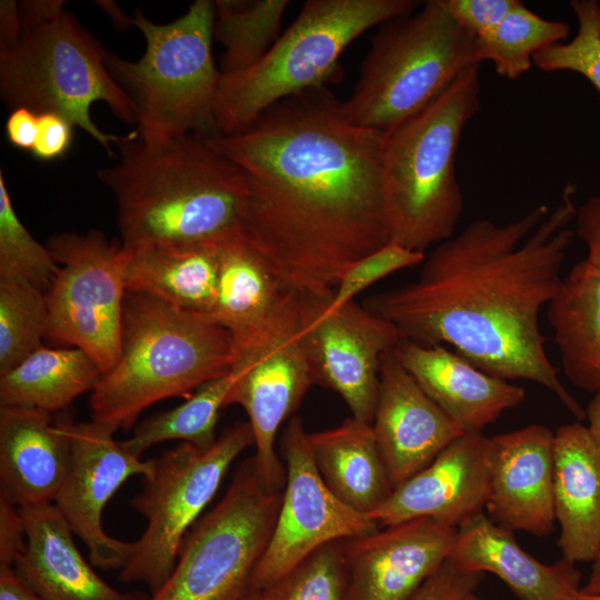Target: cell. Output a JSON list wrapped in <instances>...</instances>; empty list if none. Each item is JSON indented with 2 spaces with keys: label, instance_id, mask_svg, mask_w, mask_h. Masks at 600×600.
Masks as SVG:
<instances>
[{
  "label": "cell",
  "instance_id": "cell-1",
  "mask_svg": "<svg viewBox=\"0 0 600 600\" xmlns=\"http://www.w3.org/2000/svg\"><path fill=\"white\" fill-rule=\"evenodd\" d=\"M386 137L352 123L321 86L207 138L244 173L241 234L288 291L331 300L351 264L391 242Z\"/></svg>",
  "mask_w": 600,
  "mask_h": 600
},
{
  "label": "cell",
  "instance_id": "cell-2",
  "mask_svg": "<svg viewBox=\"0 0 600 600\" xmlns=\"http://www.w3.org/2000/svg\"><path fill=\"white\" fill-rule=\"evenodd\" d=\"M574 187L550 210L539 204L507 223L478 219L426 253L416 279L363 306L400 340L449 344L487 373L552 392L581 421L586 410L560 381L539 317L560 289L574 231Z\"/></svg>",
  "mask_w": 600,
  "mask_h": 600
},
{
  "label": "cell",
  "instance_id": "cell-3",
  "mask_svg": "<svg viewBox=\"0 0 600 600\" xmlns=\"http://www.w3.org/2000/svg\"><path fill=\"white\" fill-rule=\"evenodd\" d=\"M116 148L117 163L98 177L116 199L124 248L221 247L241 234L244 173L207 138L190 134L147 147L132 131Z\"/></svg>",
  "mask_w": 600,
  "mask_h": 600
},
{
  "label": "cell",
  "instance_id": "cell-4",
  "mask_svg": "<svg viewBox=\"0 0 600 600\" xmlns=\"http://www.w3.org/2000/svg\"><path fill=\"white\" fill-rule=\"evenodd\" d=\"M64 4L18 2L21 32L0 43V96L11 110L24 107L38 114L62 116L112 156L120 136L94 123L91 106L104 102L128 124H137V112L108 70V50Z\"/></svg>",
  "mask_w": 600,
  "mask_h": 600
},
{
  "label": "cell",
  "instance_id": "cell-5",
  "mask_svg": "<svg viewBox=\"0 0 600 600\" xmlns=\"http://www.w3.org/2000/svg\"><path fill=\"white\" fill-rule=\"evenodd\" d=\"M234 359L230 334L214 321L127 292L120 354L92 390V421L127 430L151 404L227 374Z\"/></svg>",
  "mask_w": 600,
  "mask_h": 600
},
{
  "label": "cell",
  "instance_id": "cell-6",
  "mask_svg": "<svg viewBox=\"0 0 600 600\" xmlns=\"http://www.w3.org/2000/svg\"><path fill=\"white\" fill-rule=\"evenodd\" d=\"M480 64H473L387 134L383 179L392 242L426 253L453 236L463 211L456 154L466 123L480 109Z\"/></svg>",
  "mask_w": 600,
  "mask_h": 600
},
{
  "label": "cell",
  "instance_id": "cell-7",
  "mask_svg": "<svg viewBox=\"0 0 600 600\" xmlns=\"http://www.w3.org/2000/svg\"><path fill=\"white\" fill-rule=\"evenodd\" d=\"M213 1L197 0L174 21L156 23L138 10L132 26L144 39L138 61L108 51L107 67L137 112L136 136L160 147L190 134H219L216 100L221 78L212 54Z\"/></svg>",
  "mask_w": 600,
  "mask_h": 600
},
{
  "label": "cell",
  "instance_id": "cell-8",
  "mask_svg": "<svg viewBox=\"0 0 600 600\" xmlns=\"http://www.w3.org/2000/svg\"><path fill=\"white\" fill-rule=\"evenodd\" d=\"M413 0H309L269 52L242 72L221 74L219 134L240 132L274 103L338 76V60L360 34L414 12Z\"/></svg>",
  "mask_w": 600,
  "mask_h": 600
},
{
  "label": "cell",
  "instance_id": "cell-9",
  "mask_svg": "<svg viewBox=\"0 0 600 600\" xmlns=\"http://www.w3.org/2000/svg\"><path fill=\"white\" fill-rule=\"evenodd\" d=\"M380 26L342 107L352 123L388 134L429 106L464 69L481 63L476 38L440 0Z\"/></svg>",
  "mask_w": 600,
  "mask_h": 600
},
{
  "label": "cell",
  "instance_id": "cell-10",
  "mask_svg": "<svg viewBox=\"0 0 600 600\" xmlns=\"http://www.w3.org/2000/svg\"><path fill=\"white\" fill-rule=\"evenodd\" d=\"M282 490L256 457L243 460L221 500L187 533L176 566L148 600H241L271 538Z\"/></svg>",
  "mask_w": 600,
  "mask_h": 600
},
{
  "label": "cell",
  "instance_id": "cell-11",
  "mask_svg": "<svg viewBox=\"0 0 600 600\" xmlns=\"http://www.w3.org/2000/svg\"><path fill=\"white\" fill-rule=\"evenodd\" d=\"M254 446L249 422H240L220 436L208 450L182 442L153 459L142 491L131 501L147 527L131 542L122 582L144 583L151 594L171 574L180 547L199 516L214 497L237 457Z\"/></svg>",
  "mask_w": 600,
  "mask_h": 600
},
{
  "label": "cell",
  "instance_id": "cell-12",
  "mask_svg": "<svg viewBox=\"0 0 600 600\" xmlns=\"http://www.w3.org/2000/svg\"><path fill=\"white\" fill-rule=\"evenodd\" d=\"M59 264L46 292L48 339L87 352L102 373L117 362L122 337L124 251L98 230L49 237Z\"/></svg>",
  "mask_w": 600,
  "mask_h": 600
},
{
  "label": "cell",
  "instance_id": "cell-13",
  "mask_svg": "<svg viewBox=\"0 0 600 600\" xmlns=\"http://www.w3.org/2000/svg\"><path fill=\"white\" fill-rule=\"evenodd\" d=\"M302 309L303 298L291 292L268 332L236 354L237 379L224 403L247 412L259 469L270 486L280 489L286 466L274 448L278 431L317 383L302 334Z\"/></svg>",
  "mask_w": 600,
  "mask_h": 600
},
{
  "label": "cell",
  "instance_id": "cell-14",
  "mask_svg": "<svg viewBox=\"0 0 600 600\" xmlns=\"http://www.w3.org/2000/svg\"><path fill=\"white\" fill-rule=\"evenodd\" d=\"M286 482L269 543L249 592L266 590L318 548L374 532L379 526L342 502L321 478L302 419L293 416L282 436Z\"/></svg>",
  "mask_w": 600,
  "mask_h": 600
},
{
  "label": "cell",
  "instance_id": "cell-15",
  "mask_svg": "<svg viewBox=\"0 0 600 600\" xmlns=\"http://www.w3.org/2000/svg\"><path fill=\"white\" fill-rule=\"evenodd\" d=\"M304 299L302 334L317 384L338 393L351 417L372 423L382 357L396 348L394 327L356 300L340 307Z\"/></svg>",
  "mask_w": 600,
  "mask_h": 600
},
{
  "label": "cell",
  "instance_id": "cell-16",
  "mask_svg": "<svg viewBox=\"0 0 600 600\" xmlns=\"http://www.w3.org/2000/svg\"><path fill=\"white\" fill-rule=\"evenodd\" d=\"M70 447V464L53 504L88 548L90 561L102 569H121L131 542L114 539L102 527L108 501L132 476L151 474L153 459L142 460L113 438L117 428L91 422L59 421Z\"/></svg>",
  "mask_w": 600,
  "mask_h": 600
},
{
  "label": "cell",
  "instance_id": "cell-17",
  "mask_svg": "<svg viewBox=\"0 0 600 600\" xmlns=\"http://www.w3.org/2000/svg\"><path fill=\"white\" fill-rule=\"evenodd\" d=\"M456 534L417 519L342 540L348 600H410L449 558Z\"/></svg>",
  "mask_w": 600,
  "mask_h": 600
},
{
  "label": "cell",
  "instance_id": "cell-18",
  "mask_svg": "<svg viewBox=\"0 0 600 600\" xmlns=\"http://www.w3.org/2000/svg\"><path fill=\"white\" fill-rule=\"evenodd\" d=\"M489 437L462 433L394 488L370 514L379 528L431 519L458 528L483 512L489 493Z\"/></svg>",
  "mask_w": 600,
  "mask_h": 600
},
{
  "label": "cell",
  "instance_id": "cell-19",
  "mask_svg": "<svg viewBox=\"0 0 600 600\" xmlns=\"http://www.w3.org/2000/svg\"><path fill=\"white\" fill-rule=\"evenodd\" d=\"M554 432L542 424L489 438V493L492 521L510 531L546 537L554 530Z\"/></svg>",
  "mask_w": 600,
  "mask_h": 600
},
{
  "label": "cell",
  "instance_id": "cell-20",
  "mask_svg": "<svg viewBox=\"0 0 600 600\" xmlns=\"http://www.w3.org/2000/svg\"><path fill=\"white\" fill-rule=\"evenodd\" d=\"M371 426L392 490L463 433L403 368L396 348L382 357Z\"/></svg>",
  "mask_w": 600,
  "mask_h": 600
},
{
  "label": "cell",
  "instance_id": "cell-21",
  "mask_svg": "<svg viewBox=\"0 0 600 600\" xmlns=\"http://www.w3.org/2000/svg\"><path fill=\"white\" fill-rule=\"evenodd\" d=\"M574 220L587 256L563 277L547 306V319L564 376L579 389L596 393L600 391V196L589 198Z\"/></svg>",
  "mask_w": 600,
  "mask_h": 600
},
{
  "label": "cell",
  "instance_id": "cell-22",
  "mask_svg": "<svg viewBox=\"0 0 600 600\" xmlns=\"http://www.w3.org/2000/svg\"><path fill=\"white\" fill-rule=\"evenodd\" d=\"M396 354L423 392L462 430H482L526 399V391L441 344L400 340Z\"/></svg>",
  "mask_w": 600,
  "mask_h": 600
},
{
  "label": "cell",
  "instance_id": "cell-23",
  "mask_svg": "<svg viewBox=\"0 0 600 600\" xmlns=\"http://www.w3.org/2000/svg\"><path fill=\"white\" fill-rule=\"evenodd\" d=\"M70 464L69 440L48 413L0 407V491L20 509L53 504Z\"/></svg>",
  "mask_w": 600,
  "mask_h": 600
},
{
  "label": "cell",
  "instance_id": "cell-24",
  "mask_svg": "<svg viewBox=\"0 0 600 600\" xmlns=\"http://www.w3.org/2000/svg\"><path fill=\"white\" fill-rule=\"evenodd\" d=\"M448 559L468 571L496 574L520 600H568L581 588L576 563L564 558L540 562L483 512L457 528Z\"/></svg>",
  "mask_w": 600,
  "mask_h": 600
},
{
  "label": "cell",
  "instance_id": "cell-25",
  "mask_svg": "<svg viewBox=\"0 0 600 600\" xmlns=\"http://www.w3.org/2000/svg\"><path fill=\"white\" fill-rule=\"evenodd\" d=\"M24 550L13 569L42 600H131L104 582L82 558L54 504L20 509Z\"/></svg>",
  "mask_w": 600,
  "mask_h": 600
},
{
  "label": "cell",
  "instance_id": "cell-26",
  "mask_svg": "<svg viewBox=\"0 0 600 600\" xmlns=\"http://www.w3.org/2000/svg\"><path fill=\"white\" fill-rule=\"evenodd\" d=\"M553 501L562 558L593 562L600 556V456L580 421L554 432Z\"/></svg>",
  "mask_w": 600,
  "mask_h": 600
},
{
  "label": "cell",
  "instance_id": "cell-27",
  "mask_svg": "<svg viewBox=\"0 0 600 600\" xmlns=\"http://www.w3.org/2000/svg\"><path fill=\"white\" fill-rule=\"evenodd\" d=\"M290 293L242 234L221 246L211 320L228 331L234 354L251 348L268 332Z\"/></svg>",
  "mask_w": 600,
  "mask_h": 600
},
{
  "label": "cell",
  "instance_id": "cell-28",
  "mask_svg": "<svg viewBox=\"0 0 600 600\" xmlns=\"http://www.w3.org/2000/svg\"><path fill=\"white\" fill-rule=\"evenodd\" d=\"M220 248L123 247L126 291L152 297L178 311L211 320L219 281Z\"/></svg>",
  "mask_w": 600,
  "mask_h": 600
},
{
  "label": "cell",
  "instance_id": "cell-29",
  "mask_svg": "<svg viewBox=\"0 0 600 600\" xmlns=\"http://www.w3.org/2000/svg\"><path fill=\"white\" fill-rule=\"evenodd\" d=\"M313 462L328 488L350 508L371 514L392 486L372 426L353 417L308 433Z\"/></svg>",
  "mask_w": 600,
  "mask_h": 600
},
{
  "label": "cell",
  "instance_id": "cell-30",
  "mask_svg": "<svg viewBox=\"0 0 600 600\" xmlns=\"http://www.w3.org/2000/svg\"><path fill=\"white\" fill-rule=\"evenodd\" d=\"M102 376L99 364L78 348H46L0 374V407L52 412L92 391Z\"/></svg>",
  "mask_w": 600,
  "mask_h": 600
},
{
  "label": "cell",
  "instance_id": "cell-31",
  "mask_svg": "<svg viewBox=\"0 0 600 600\" xmlns=\"http://www.w3.org/2000/svg\"><path fill=\"white\" fill-rule=\"evenodd\" d=\"M289 4L288 0L213 1V39L223 48L221 74L248 70L269 52Z\"/></svg>",
  "mask_w": 600,
  "mask_h": 600
},
{
  "label": "cell",
  "instance_id": "cell-32",
  "mask_svg": "<svg viewBox=\"0 0 600 600\" xmlns=\"http://www.w3.org/2000/svg\"><path fill=\"white\" fill-rule=\"evenodd\" d=\"M236 379L237 372L231 368L227 374L202 384L178 407L142 420L121 444L140 458L150 447L168 440L208 450L217 441L219 412Z\"/></svg>",
  "mask_w": 600,
  "mask_h": 600
},
{
  "label": "cell",
  "instance_id": "cell-33",
  "mask_svg": "<svg viewBox=\"0 0 600 600\" xmlns=\"http://www.w3.org/2000/svg\"><path fill=\"white\" fill-rule=\"evenodd\" d=\"M569 32L564 21L543 19L520 2L493 30L476 38L477 59L491 61L501 77L516 80L531 68L536 52L563 42Z\"/></svg>",
  "mask_w": 600,
  "mask_h": 600
},
{
  "label": "cell",
  "instance_id": "cell-34",
  "mask_svg": "<svg viewBox=\"0 0 600 600\" xmlns=\"http://www.w3.org/2000/svg\"><path fill=\"white\" fill-rule=\"evenodd\" d=\"M48 318L46 292L22 279L0 277V374L43 346Z\"/></svg>",
  "mask_w": 600,
  "mask_h": 600
},
{
  "label": "cell",
  "instance_id": "cell-35",
  "mask_svg": "<svg viewBox=\"0 0 600 600\" xmlns=\"http://www.w3.org/2000/svg\"><path fill=\"white\" fill-rule=\"evenodd\" d=\"M59 264L20 221L0 171V277L22 279L43 292L50 288Z\"/></svg>",
  "mask_w": 600,
  "mask_h": 600
},
{
  "label": "cell",
  "instance_id": "cell-36",
  "mask_svg": "<svg viewBox=\"0 0 600 600\" xmlns=\"http://www.w3.org/2000/svg\"><path fill=\"white\" fill-rule=\"evenodd\" d=\"M268 589L276 600H348L342 540L318 548Z\"/></svg>",
  "mask_w": 600,
  "mask_h": 600
},
{
  "label": "cell",
  "instance_id": "cell-37",
  "mask_svg": "<svg viewBox=\"0 0 600 600\" xmlns=\"http://www.w3.org/2000/svg\"><path fill=\"white\" fill-rule=\"evenodd\" d=\"M570 7L578 20L577 34L568 42L539 50L532 62L546 72L579 73L600 92V3L572 0Z\"/></svg>",
  "mask_w": 600,
  "mask_h": 600
},
{
  "label": "cell",
  "instance_id": "cell-38",
  "mask_svg": "<svg viewBox=\"0 0 600 600\" xmlns=\"http://www.w3.org/2000/svg\"><path fill=\"white\" fill-rule=\"evenodd\" d=\"M424 257L426 253L389 242L347 269L334 289L329 306L336 308L354 300L359 293L381 279L402 269L420 266Z\"/></svg>",
  "mask_w": 600,
  "mask_h": 600
},
{
  "label": "cell",
  "instance_id": "cell-39",
  "mask_svg": "<svg viewBox=\"0 0 600 600\" xmlns=\"http://www.w3.org/2000/svg\"><path fill=\"white\" fill-rule=\"evenodd\" d=\"M452 19L474 38L493 30L521 1L440 0Z\"/></svg>",
  "mask_w": 600,
  "mask_h": 600
},
{
  "label": "cell",
  "instance_id": "cell-40",
  "mask_svg": "<svg viewBox=\"0 0 600 600\" xmlns=\"http://www.w3.org/2000/svg\"><path fill=\"white\" fill-rule=\"evenodd\" d=\"M481 579V572L464 570L447 559L410 600H456L474 592Z\"/></svg>",
  "mask_w": 600,
  "mask_h": 600
},
{
  "label": "cell",
  "instance_id": "cell-41",
  "mask_svg": "<svg viewBox=\"0 0 600 600\" xmlns=\"http://www.w3.org/2000/svg\"><path fill=\"white\" fill-rule=\"evenodd\" d=\"M73 124L53 112L38 116V132L30 151L41 161H52L63 157L72 143Z\"/></svg>",
  "mask_w": 600,
  "mask_h": 600
},
{
  "label": "cell",
  "instance_id": "cell-42",
  "mask_svg": "<svg viewBox=\"0 0 600 600\" xmlns=\"http://www.w3.org/2000/svg\"><path fill=\"white\" fill-rule=\"evenodd\" d=\"M24 547L26 533L20 508L0 491V567H12Z\"/></svg>",
  "mask_w": 600,
  "mask_h": 600
},
{
  "label": "cell",
  "instance_id": "cell-43",
  "mask_svg": "<svg viewBox=\"0 0 600 600\" xmlns=\"http://www.w3.org/2000/svg\"><path fill=\"white\" fill-rule=\"evenodd\" d=\"M38 113L19 107L11 110L6 121V136L14 148L31 151L38 132Z\"/></svg>",
  "mask_w": 600,
  "mask_h": 600
},
{
  "label": "cell",
  "instance_id": "cell-44",
  "mask_svg": "<svg viewBox=\"0 0 600 600\" xmlns=\"http://www.w3.org/2000/svg\"><path fill=\"white\" fill-rule=\"evenodd\" d=\"M0 600H42L14 571L0 567Z\"/></svg>",
  "mask_w": 600,
  "mask_h": 600
},
{
  "label": "cell",
  "instance_id": "cell-45",
  "mask_svg": "<svg viewBox=\"0 0 600 600\" xmlns=\"http://www.w3.org/2000/svg\"><path fill=\"white\" fill-rule=\"evenodd\" d=\"M21 32V21L19 6L13 0H2L0 2V43H8L19 37Z\"/></svg>",
  "mask_w": 600,
  "mask_h": 600
},
{
  "label": "cell",
  "instance_id": "cell-46",
  "mask_svg": "<svg viewBox=\"0 0 600 600\" xmlns=\"http://www.w3.org/2000/svg\"><path fill=\"white\" fill-rule=\"evenodd\" d=\"M586 418L589 421L587 426L593 444L600 456V391L589 402L586 409Z\"/></svg>",
  "mask_w": 600,
  "mask_h": 600
},
{
  "label": "cell",
  "instance_id": "cell-47",
  "mask_svg": "<svg viewBox=\"0 0 600 600\" xmlns=\"http://www.w3.org/2000/svg\"><path fill=\"white\" fill-rule=\"evenodd\" d=\"M101 8L111 17L112 21L119 29H124L129 24H132V18L126 16V13L113 1H100Z\"/></svg>",
  "mask_w": 600,
  "mask_h": 600
},
{
  "label": "cell",
  "instance_id": "cell-48",
  "mask_svg": "<svg viewBox=\"0 0 600 600\" xmlns=\"http://www.w3.org/2000/svg\"><path fill=\"white\" fill-rule=\"evenodd\" d=\"M241 600H276L270 589L248 592Z\"/></svg>",
  "mask_w": 600,
  "mask_h": 600
},
{
  "label": "cell",
  "instance_id": "cell-49",
  "mask_svg": "<svg viewBox=\"0 0 600 600\" xmlns=\"http://www.w3.org/2000/svg\"><path fill=\"white\" fill-rule=\"evenodd\" d=\"M568 600H600V591L599 592H586L581 589L570 596Z\"/></svg>",
  "mask_w": 600,
  "mask_h": 600
},
{
  "label": "cell",
  "instance_id": "cell-50",
  "mask_svg": "<svg viewBox=\"0 0 600 600\" xmlns=\"http://www.w3.org/2000/svg\"><path fill=\"white\" fill-rule=\"evenodd\" d=\"M456 600H481V599H479L473 592H469L467 594H463L457 598Z\"/></svg>",
  "mask_w": 600,
  "mask_h": 600
}]
</instances>
